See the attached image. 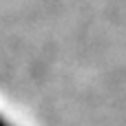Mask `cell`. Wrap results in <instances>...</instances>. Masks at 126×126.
I'll use <instances>...</instances> for the list:
<instances>
[]
</instances>
